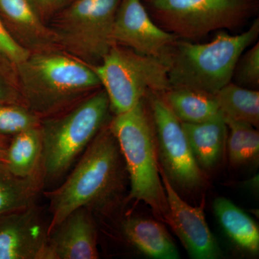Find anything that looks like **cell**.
Instances as JSON below:
<instances>
[{
    "label": "cell",
    "mask_w": 259,
    "mask_h": 259,
    "mask_svg": "<svg viewBox=\"0 0 259 259\" xmlns=\"http://www.w3.org/2000/svg\"><path fill=\"white\" fill-rule=\"evenodd\" d=\"M37 14L44 20L56 12L64 9L71 0H28Z\"/></svg>",
    "instance_id": "cell-27"
},
{
    "label": "cell",
    "mask_w": 259,
    "mask_h": 259,
    "mask_svg": "<svg viewBox=\"0 0 259 259\" xmlns=\"http://www.w3.org/2000/svg\"><path fill=\"white\" fill-rule=\"evenodd\" d=\"M49 237L31 206L0 215V259H47Z\"/></svg>",
    "instance_id": "cell-12"
},
{
    "label": "cell",
    "mask_w": 259,
    "mask_h": 259,
    "mask_svg": "<svg viewBox=\"0 0 259 259\" xmlns=\"http://www.w3.org/2000/svg\"><path fill=\"white\" fill-rule=\"evenodd\" d=\"M182 124L199 166H215L224 153L228 138V127L222 114L199 123Z\"/></svg>",
    "instance_id": "cell-15"
},
{
    "label": "cell",
    "mask_w": 259,
    "mask_h": 259,
    "mask_svg": "<svg viewBox=\"0 0 259 259\" xmlns=\"http://www.w3.org/2000/svg\"><path fill=\"white\" fill-rule=\"evenodd\" d=\"M13 69L15 66L0 59V104L23 105L16 71Z\"/></svg>",
    "instance_id": "cell-25"
},
{
    "label": "cell",
    "mask_w": 259,
    "mask_h": 259,
    "mask_svg": "<svg viewBox=\"0 0 259 259\" xmlns=\"http://www.w3.org/2000/svg\"><path fill=\"white\" fill-rule=\"evenodd\" d=\"M0 11L14 31L15 40L30 52L56 45L52 30L44 23L28 0H0Z\"/></svg>",
    "instance_id": "cell-14"
},
{
    "label": "cell",
    "mask_w": 259,
    "mask_h": 259,
    "mask_svg": "<svg viewBox=\"0 0 259 259\" xmlns=\"http://www.w3.org/2000/svg\"><path fill=\"white\" fill-rule=\"evenodd\" d=\"M162 184L168 204L167 223L176 233L192 258L215 259L221 250L209 230L202 207H192L185 202L171 185L160 166Z\"/></svg>",
    "instance_id": "cell-11"
},
{
    "label": "cell",
    "mask_w": 259,
    "mask_h": 259,
    "mask_svg": "<svg viewBox=\"0 0 259 259\" xmlns=\"http://www.w3.org/2000/svg\"><path fill=\"white\" fill-rule=\"evenodd\" d=\"M122 156L110 126L105 125L85 149L74 171L49 194L52 218L48 234L76 209L100 206L122 185Z\"/></svg>",
    "instance_id": "cell-2"
},
{
    "label": "cell",
    "mask_w": 259,
    "mask_h": 259,
    "mask_svg": "<svg viewBox=\"0 0 259 259\" xmlns=\"http://www.w3.org/2000/svg\"><path fill=\"white\" fill-rule=\"evenodd\" d=\"M93 69L115 115L134 108L148 94L171 88L167 61L121 46H112Z\"/></svg>",
    "instance_id": "cell-6"
},
{
    "label": "cell",
    "mask_w": 259,
    "mask_h": 259,
    "mask_svg": "<svg viewBox=\"0 0 259 259\" xmlns=\"http://www.w3.org/2000/svg\"><path fill=\"white\" fill-rule=\"evenodd\" d=\"M38 126V116L25 105L0 104V134L16 135Z\"/></svg>",
    "instance_id": "cell-23"
},
{
    "label": "cell",
    "mask_w": 259,
    "mask_h": 259,
    "mask_svg": "<svg viewBox=\"0 0 259 259\" xmlns=\"http://www.w3.org/2000/svg\"><path fill=\"white\" fill-rule=\"evenodd\" d=\"M6 152L7 148L3 146V142L0 138V163L5 165L6 163Z\"/></svg>",
    "instance_id": "cell-28"
},
{
    "label": "cell",
    "mask_w": 259,
    "mask_h": 259,
    "mask_svg": "<svg viewBox=\"0 0 259 259\" xmlns=\"http://www.w3.org/2000/svg\"><path fill=\"white\" fill-rule=\"evenodd\" d=\"M49 236L47 259L99 258L96 229L85 208L71 213Z\"/></svg>",
    "instance_id": "cell-13"
},
{
    "label": "cell",
    "mask_w": 259,
    "mask_h": 259,
    "mask_svg": "<svg viewBox=\"0 0 259 259\" xmlns=\"http://www.w3.org/2000/svg\"><path fill=\"white\" fill-rule=\"evenodd\" d=\"M146 99L156 131L160 166L167 178L181 190L193 191L202 187L204 175L194 158L182 122L161 94L151 93Z\"/></svg>",
    "instance_id": "cell-9"
},
{
    "label": "cell",
    "mask_w": 259,
    "mask_h": 259,
    "mask_svg": "<svg viewBox=\"0 0 259 259\" xmlns=\"http://www.w3.org/2000/svg\"><path fill=\"white\" fill-rule=\"evenodd\" d=\"M42 137L40 126L15 135L7 148V170L13 176L27 179L35 177L41 163Z\"/></svg>",
    "instance_id": "cell-19"
},
{
    "label": "cell",
    "mask_w": 259,
    "mask_h": 259,
    "mask_svg": "<svg viewBox=\"0 0 259 259\" xmlns=\"http://www.w3.org/2000/svg\"><path fill=\"white\" fill-rule=\"evenodd\" d=\"M122 228L126 239L146 256L180 258L178 248L161 223L148 218H129L123 221Z\"/></svg>",
    "instance_id": "cell-16"
},
{
    "label": "cell",
    "mask_w": 259,
    "mask_h": 259,
    "mask_svg": "<svg viewBox=\"0 0 259 259\" xmlns=\"http://www.w3.org/2000/svg\"><path fill=\"white\" fill-rule=\"evenodd\" d=\"M110 102L100 90L80 102L70 111L44 122L41 166L48 179L60 177L107 125Z\"/></svg>",
    "instance_id": "cell-5"
},
{
    "label": "cell",
    "mask_w": 259,
    "mask_h": 259,
    "mask_svg": "<svg viewBox=\"0 0 259 259\" xmlns=\"http://www.w3.org/2000/svg\"><path fill=\"white\" fill-rule=\"evenodd\" d=\"M243 88L254 89L259 85V42L244 51L237 62L233 79Z\"/></svg>",
    "instance_id": "cell-24"
},
{
    "label": "cell",
    "mask_w": 259,
    "mask_h": 259,
    "mask_svg": "<svg viewBox=\"0 0 259 259\" xmlns=\"http://www.w3.org/2000/svg\"><path fill=\"white\" fill-rule=\"evenodd\" d=\"M259 20L246 31H221L210 42L196 44L179 39L168 59L171 88H187L214 95L233 80L237 62L258 38Z\"/></svg>",
    "instance_id": "cell-4"
},
{
    "label": "cell",
    "mask_w": 259,
    "mask_h": 259,
    "mask_svg": "<svg viewBox=\"0 0 259 259\" xmlns=\"http://www.w3.org/2000/svg\"><path fill=\"white\" fill-rule=\"evenodd\" d=\"M35 177L21 179L8 170L0 172V215L31 206L37 189Z\"/></svg>",
    "instance_id": "cell-22"
},
{
    "label": "cell",
    "mask_w": 259,
    "mask_h": 259,
    "mask_svg": "<svg viewBox=\"0 0 259 259\" xmlns=\"http://www.w3.org/2000/svg\"><path fill=\"white\" fill-rule=\"evenodd\" d=\"M23 105L35 115H51L100 88L93 66L53 49L30 52L15 67Z\"/></svg>",
    "instance_id": "cell-1"
},
{
    "label": "cell",
    "mask_w": 259,
    "mask_h": 259,
    "mask_svg": "<svg viewBox=\"0 0 259 259\" xmlns=\"http://www.w3.org/2000/svg\"><path fill=\"white\" fill-rule=\"evenodd\" d=\"M30 54V51L15 40L0 19V59L16 67Z\"/></svg>",
    "instance_id": "cell-26"
},
{
    "label": "cell",
    "mask_w": 259,
    "mask_h": 259,
    "mask_svg": "<svg viewBox=\"0 0 259 259\" xmlns=\"http://www.w3.org/2000/svg\"><path fill=\"white\" fill-rule=\"evenodd\" d=\"M120 0H71L51 28L56 45L92 66L114 45L112 30Z\"/></svg>",
    "instance_id": "cell-8"
},
{
    "label": "cell",
    "mask_w": 259,
    "mask_h": 259,
    "mask_svg": "<svg viewBox=\"0 0 259 259\" xmlns=\"http://www.w3.org/2000/svg\"><path fill=\"white\" fill-rule=\"evenodd\" d=\"M178 40L155 23L143 0H120L112 30L114 45L168 62Z\"/></svg>",
    "instance_id": "cell-10"
},
{
    "label": "cell",
    "mask_w": 259,
    "mask_h": 259,
    "mask_svg": "<svg viewBox=\"0 0 259 259\" xmlns=\"http://www.w3.org/2000/svg\"><path fill=\"white\" fill-rule=\"evenodd\" d=\"M182 122L199 123L221 114L214 95L187 88H171L161 94Z\"/></svg>",
    "instance_id": "cell-18"
},
{
    "label": "cell",
    "mask_w": 259,
    "mask_h": 259,
    "mask_svg": "<svg viewBox=\"0 0 259 259\" xmlns=\"http://www.w3.org/2000/svg\"><path fill=\"white\" fill-rule=\"evenodd\" d=\"M218 222L227 236L239 249L256 255L259 251V229L255 221L225 197H218L213 203Z\"/></svg>",
    "instance_id": "cell-17"
},
{
    "label": "cell",
    "mask_w": 259,
    "mask_h": 259,
    "mask_svg": "<svg viewBox=\"0 0 259 259\" xmlns=\"http://www.w3.org/2000/svg\"><path fill=\"white\" fill-rule=\"evenodd\" d=\"M229 129L227 138L228 157L233 166H242L258 160L259 134L247 122L224 120Z\"/></svg>",
    "instance_id": "cell-21"
},
{
    "label": "cell",
    "mask_w": 259,
    "mask_h": 259,
    "mask_svg": "<svg viewBox=\"0 0 259 259\" xmlns=\"http://www.w3.org/2000/svg\"><path fill=\"white\" fill-rule=\"evenodd\" d=\"M148 13L163 30L185 40L244 25L258 8L257 0H144Z\"/></svg>",
    "instance_id": "cell-7"
},
{
    "label": "cell",
    "mask_w": 259,
    "mask_h": 259,
    "mask_svg": "<svg viewBox=\"0 0 259 259\" xmlns=\"http://www.w3.org/2000/svg\"><path fill=\"white\" fill-rule=\"evenodd\" d=\"M224 120L247 122L258 127L259 93L231 82L214 95Z\"/></svg>",
    "instance_id": "cell-20"
},
{
    "label": "cell",
    "mask_w": 259,
    "mask_h": 259,
    "mask_svg": "<svg viewBox=\"0 0 259 259\" xmlns=\"http://www.w3.org/2000/svg\"><path fill=\"white\" fill-rule=\"evenodd\" d=\"M120 148L131 182V199L142 201L167 222L168 204L158 164L156 131L146 99L109 123Z\"/></svg>",
    "instance_id": "cell-3"
}]
</instances>
